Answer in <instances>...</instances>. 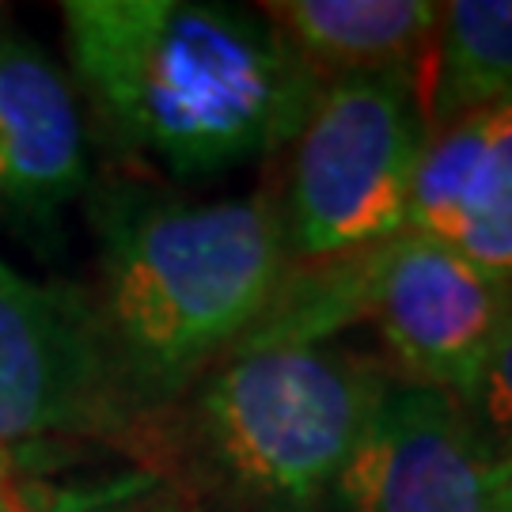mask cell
<instances>
[{
	"instance_id": "9a60e30c",
	"label": "cell",
	"mask_w": 512,
	"mask_h": 512,
	"mask_svg": "<svg viewBox=\"0 0 512 512\" xmlns=\"http://www.w3.org/2000/svg\"><path fill=\"white\" fill-rule=\"evenodd\" d=\"M0 512H16V494H12V482H8V459L0 452Z\"/></svg>"
},
{
	"instance_id": "9c48e42d",
	"label": "cell",
	"mask_w": 512,
	"mask_h": 512,
	"mask_svg": "<svg viewBox=\"0 0 512 512\" xmlns=\"http://www.w3.org/2000/svg\"><path fill=\"white\" fill-rule=\"evenodd\" d=\"M88 179L76 95L31 38L0 35V205L50 217Z\"/></svg>"
},
{
	"instance_id": "4fadbf2b",
	"label": "cell",
	"mask_w": 512,
	"mask_h": 512,
	"mask_svg": "<svg viewBox=\"0 0 512 512\" xmlns=\"http://www.w3.org/2000/svg\"><path fill=\"white\" fill-rule=\"evenodd\" d=\"M50 512H179L171 501H160L152 490H137V486H122L110 494H95L84 501H65L54 505Z\"/></svg>"
},
{
	"instance_id": "5bb4252c",
	"label": "cell",
	"mask_w": 512,
	"mask_h": 512,
	"mask_svg": "<svg viewBox=\"0 0 512 512\" xmlns=\"http://www.w3.org/2000/svg\"><path fill=\"white\" fill-rule=\"evenodd\" d=\"M490 497H494V512H512V456L494 459V471H490Z\"/></svg>"
},
{
	"instance_id": "6da1fadb",
	"label": "cell",
	"mask_w": 512,
	"mask_h": 512,
	"mask_svg": "<svg viewBox=\"0 0 512 512\" xmlns=\"http://www.w3.org/2000/svg\"><path fill=\"white\" fill-rule=\"evenodd\" d=\"M69 61L99 118L175 179L296 141L323 80L258 12L205 0H65Z\"/></svg>"
},
{
	"instance_id": "5b68a950",
	"label": "cell",
	"mask_w": 512,
	"mask_h": 512,
	"mask_svg": "<svg viewBox=\"0 0 512 512\" xmlns=\"http://www.w3.org/2000/svg\"><path fill=\"white\" fill-rule=\"evenodd\" d=\"M357 258L342 281V300L372 315L410 376L406 384L437 387L463 406L509 315L512 285L482 274L448 243L414 232Z\"/></svg>"
},
{
	"instance_id": "8fae6325",
	"label": "cell",
	"mask_w": 512,
	"mask_h": 512,
	"mask_svg": "<svg viewBox=\"0 0 512 512\" xmlns=\"http://www.w3.org/2000/svg\"><path fill=\"white\" fill-rule=\"evenodd\" d=\"M418 80L425 129L452 126L512 95V0H452Z\"/></svg>"
},
{
	"instance_id": "30bf717a",
	"label": "cell",
	"mask_w": 512,
	"mask_h": 512,
	"mask_svg": "<svg viewBox=\"0 0 512 512\" xmlns=\"http://www.w3.org/2000/svg\"><path fill=\"white\" fill-rule=\"evenodd\" d=\"M315 73H425L440 4L433 0H274L258 4Z\"/></svg>"
},
{
	"instance_id": "8992f818",
	"label": "cell",
	"mask_w": 512,
	"mask_h": 512,
	"mask_svg": "<svg viewBox=\"0 0 512 512\" xmlns=\"http://www.w3.org/2000/svg\"><path fill=\"white\" fill-rule=\"evenodd\" d=\"M114 372L103 323L80 296L0 262V452L92 425Z\"/></svg>"
},
{
	"instance_id": "7a4b0ae2",
	"label": "cell",
	"mask_w": 512,
	"mask_h": 512,
	"mask_svg": "<svg viewBox=\"0 0 512 512\" xmlns=\"http://www.w3.org/2000/svg\"><path fill=\"white\" fill-rule=\"evenodd\" d=\"M103 315L118 372L175 391L270 311L285 228L266 198L175 202L114 194L99 213Z\"/></svg>"
},
{
	"instance_id": "52a82bcc",
	"label": "cell",
	"mask_w": 512,
	"mask_h": 512,
	"mask_svg": "<svg viewBox=\"0 0 512 512\" xmlns=\"http://www.w3.org/2000/svg\"><path fill=\"white\" fill-rule=\"evenodd\" d=\"M494 452L437 387L387 384L334 497L342 512H494Z\"/></svg>"
},
{
	"instance_id": "3957f363",
	"label": "cell",
	"mask_w": 512,
	"mask_h": 512,
	"mask_svg": "<svg viewBox=\"0 0 512 512\" xmlns=\"http://www.w3.org/2000/svg\"><path fill=\"white\" fill-rule=\"evenodd\" d=\"M387 384L357 353L266 327L205 380L198 437L220 482L243 501L308 512L334 494Z\"/></svg>"
},
{
	"instance_id": "ba28073f",
	"label": "cell",
	"mask_w": 512,
	"mask_h": 512,
	"mask_svg": "<svg viewBox=\"0 0 512 512\" xmlns=\"http://www.w3.org/2000/svg\"><path fill=\"white\" fill-rule=\"evenodd\" d=\"M406 232L440 239L512 285V95L425 137Z\"/></svg>"
},
{
	"instance_id": "277c9868",
	"label": "cell",
	"mask_w": 512,
	"mask_h": 512,
	"mask_svg": "<svg viewBox=\"0 0 512 512\" xmlns=\"http://www.w3.org/2000/svg\"><path fill=\"white\" fill-rule=\"evenodd\" d=\"M425 137L418 73H349L323 84L296 133L285 247L346 258L403 236Z\"/></svg>"
},
{
	"instance_id": "7c38bea8",
	"label": "cell",
	"mask_w": 512,
	"mask_h": 512,
	"mask_svg": "<svg viewBox=\"0 0 512 512\" xmlns=\"http://www.w3.org/2000/svg\"><path fill=\"white\" fill-rule=\"evenodd\" d=\"M463 410L471 414L478 437L486 440L494 459L512 456V300L509 315L501 323V334H497L494 349L478 372Z\"/></svg>"
}]
</instances>
